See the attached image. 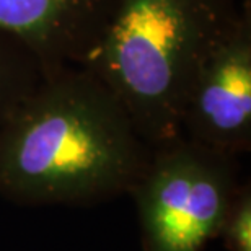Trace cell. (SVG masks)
Instances as JSON below:
<instances>
[{"label":"cell","instance_id":"cell-7","mask_svg":"<svg viewBox=\"0 0 251 251\" xmlns=\"http://www.w3.org/2000/svg\"><path fill=\"white\" fill-rule=\"evenodd\" d=\"M227 251H251V183L240 181L220 220L217 238Z\"/></svg>","mask_w":251,"mask_h":251},{"label":"cell","instance_id":"cell-5","mask_svg":"<svg viewBox=\"0 0 251 251\" xmlns=\"http://www.w3.org/2000/svg\"><path fill=\"white\" fill-rule=\"evenodd\" d=\"M118 0H0V29L25 43L49 74L87 65Z\"/></svg>","mask_w":251,"mask_h":251},{"label":"cell","instance_id":"cell-1","mask_svg":"<svg viewBox=\"0 0 251 251\" xmlns=\"http://www.w3.org/2000/svg\"><path fill=\"white\" fill-rule=\"evenodd\" d=\"M152 147L111 88L65 65L0 126V198L26 207H87L129 196Z\"/></svg>","mask_w":251,"mask_h":251},{"label":"cell","instance_id":"cell-4","mask_svg":"<svg viewBox=\"0 0 251 251\" xmlns=\"http://www.w3.org/2000/svg\"><path fill=\"white\" fill-rule=\"evenodd\" d=\"M181 135L240 158L251 150V5L205 59L181 116Z\"/></svg>","mask_w":251,"mask_h":251},{"label":"cell","instance_id":"cell-3","mask_svg":"<svg viewBox=\"0 0 251 251\" xmlns=\"http://www.w3.org/2000/svg\"><path fill=\"white\" fill-rule=\"evenodd\" d=\"M240 181L238 158L184 135L152 147L132 198L144 251H202Z\"/></svg>","mask_w":251,"mask_h":251},{"label":"cell","instance_id":"cell-6","mask_svg":"<svg viewBox=\"0 0 251 251\" xmlns=\"http://www.w3.org/2000/svg\"><path fill=\"white\" fill-rule=\"evenodd\" d=\"M49 70L26 44L0 29V126L39 87Z\"/></svg>","mask_w":251,"mask_h":251},{"label":"cell","instance_id":"cell-2","mask_svg":"<svg viewBox=\"0 0 251 251\" xmlns=\"http://www.w3.org/2000/svg\"><path fill=\"white\" fill-rule=\"evenodd\" d=\"M237 0H118L87 64L150 147L181 135L188 93L238 18Z\"/></svg>","mask_w":251,"mask_h":251}]
</instances>
